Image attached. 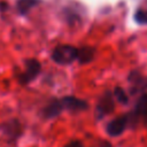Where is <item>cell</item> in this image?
<instances>
[{
    "label": "cell",
    "mask_w": 147,
    "mask_h": 147,
    "mask_svg": "<svg viewBox=\"0 0 147 147\" xmlns=\"http://www.w3.org/2000/svg\"><path fill=\"white\" fill-rule=\"evenodd\" d=\"M78 59V48L71 45H60L52 52V60L61 65L72 63Z\"/></svg>",
    "instance_id": "cell-1"
},
{
    "label": "cell",
    "mask_w": 147,
    "mask_h": 147,
    "mask_svg": "<svg viewBox=\"0 0 147 147\" xmlns=\"http://www.w3.org/2000/svg\"><path fill=\"white\" fill-rule=\"evenodd\" d=\"M41 70V64L38 60L36 59H29L25 60V70L20 74L18 80L21 84H29L31 83L39 74Z\"/></svg>",
    "instance_id": "cell-2"
},
{
    "label": "cell",
    "mask_w": 147,
    "mask_h": 147,
    "mask_svg": "<svg viewBox=\"0 0 147 147\" xmlns=\"http://www.w3.org/2000/svg\"><path fill=\"white\" fill-rule=\"evenodd\" d=\"M113 110H114V98L109 92H107L100 98V100L98 102L96 115H98V117H102V116L111 113Z\"/></svg>",
    "instance_id": "cell-3"
},
{
    "label": "cell",
    "mask_w": 147,
    "mask_h": 147,
    "mask_svg": "<svg viewBox=\"0 0 147 147\" xmlns=\"http://www.w3.org/2000/svg\"><path fill=\"white\" fill-rule=\"evenodd\" d=\"M61 101H62L63 108L70 111H79V110H85L87 108V103L84 100H80L76 96L68 95L62 98Z\"/></svg>",
    "instance_id": "cell-4"
},
{
    "label": "cell",
    "mask_w": 147,
    "mask_h": 147,
    "mask_svg": "<svg viewBox=\"0 0 147 147\" xmlns=\"http://www.w3.org/2000/svg\"><path fill=\"white\" fill-rule=\"evenodd\" d=\"M129 82L131 85V91L133 93L142 92L147 87V79L138 71H132L129 76Z\"/></svg>",
    "instance_id": "cell-5"
},
{
    "label": "cell",
    "mask_w": 147,
    "mask_h": 147,
    "mask_svg": "<svg viewBox=\"0 0 147 147\" xmlns=\"http://www.w3.org/2000/svg\"><path fill=\"white\" fill-rule=\"evenodd\" d=\"M126 124H127V118L122 116V117H117L113 121H110L107 125V133L111 137H116V136H119L124 129L126 127Z\"/></svg>",
    "instance_id": "cell-6"
},
{
    "label": "cell",
    "mask_w": 147,
    "mask_h": 147,
    "mask_svg": "<svg viewBox=\"0 0 147 147\" xmlns=\"http://www.w3.org/2000/svg\"><path fill=\"white\" fill-rule=\"evenodd\" d=\"M63 105L61 99H52L42 109V116L45 118H53L57 116L63 110Z\"/></svg>",
    "instance_id": "cell-7"
},
{
    "label": "cell",
    "mask_w": 147,
    "mask_h": 147,
    "mask_svg": "<svg viewBox=\"0 0 147 147\" xmlns=\"http://www.w3.org/2000/svg\"><path fill=\"white\" fill-rule=\"evenodd\" d=\"M94 57V49L92 47H82L78 48V61L82 64L88 63Z\"/></svg>",
    "instance_id": "cell-8"
},
{
    "label": "cell",
    "mask_w": 147,
    "mask_h": 147,
    "mask_svg": "<svg viewBox=\"0 0 147 147\" xmlns=\"http://www.w3.org/2000/svg\"><path fill=\"white\" fill-rule=\"evenodd\" d=\"M38 2H39L38 0H17L16 7H17V10L20 11V14L25 15L33 7H36Z\"/></svg>",
    "instance_id": "cell-9"
},
{
    "label": "cell",
    "mask_w": 147,
    "mask_h": 147,
    "mask_svg": "<svg viewBox=\"0 0 147 147\" xmlns=\"http://www.w3.org/2000/svg\"><path fill=\"white\" fill-rule=\"evenodd\" d=\"M136 110H137V114L142 115V116L147 114V93H145L140 96V99L137 102Z\"/></svg>",
    "instance_id": "cell-10"
},
{
    "label": "cell",
    "mask_w": 147,
    "mask_h": 147,
    "mask_svg": "<svg viewBox=\"0 0 147 147\" xmlns=\"http://www.w3.org/2000/svg\"><path fill=\"white\" fill-rule=\"evenodd\" d=\"M18 123L16 121H13V122H9L7 124H5L2 126V129L5 130V133L7 134H14L15 137H17V133H18Z\"/></svg>",
    "instance_id": "cell-11"
},
{
    "label": "cell",
    "mask_w": 147,
    "mask_h": 147,
    "mask_svg": "<svg viewBox=\"0 0 147 147\" xmlns=\"http://www.w3.org/2000/svg\"><path fill=\"white\" fill-rule=\"evenodd\" d=\"M114 96L116 98V100L118 102H121L123 105L124 103H127V96H126V94H125V92H124V90L122 87H119V86L115 87V90H114Z\"/></svg>",
    "instance_id": "cell-12"
},
{
    "label": "cell",
    "mask_w": 147,
    "mask_h": 147,
    "mask_svg": "<svg viewBox=\"0 0 147 147\" xmlns=\"http://www.w3.org/2000/svg\"><path fill=\"white\" fill-rule=\"evenodd\" d=\"M136 21L142 24H147V11L138 10L136 14Z\"/></svg>",
    "instance_id": "cell-13"
},
{
    "label": "cell",
    "mask_w": 147,
    "mask_h": 147,
    "mask_svg": "<svg viewBox=\"0 0 147 147\" xmlns=\"http://www.w3.org/2000/svg\"><path fill=\"white\" fill-rule=\"evenodd\" d=\"M64 147H83V145H82V142H80V141L75 140V141H71V142L67 144Z\"/></svg>",
    "instance_id": "cell-14"
},
{
    "label": "cell",
    "mask_w": 147,
    "mask_h": 147,
    "mask_svg": "<svg viewBox=\"0 0 147 147\" xmlns=\"http://www.w3.org/2000/svg\"><path fill=\"white\" fill-rule=\"evenodd\" d=\"M144 123H145V125L147 126V114L144 115Z\"/></svg>",
    "instance_id": "cell-15"
}]
</instances>
